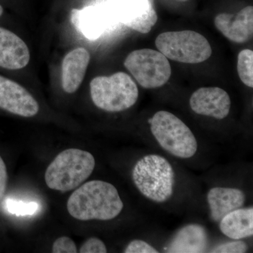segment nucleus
Wrapping results in <instances>:
<instances>
[{
  "label": "nucleus",
  "instance_id": "1",
  "mask_svg": "<svg viewBox=\"0 0 253 253\" xmlns=\"http://www.w3.org/2000/svg\"><path fill=\"white\" fill-rule=\"evenodd\" d=\"M123 208L117 189L101 180L84 183L71 195L67 202L69 214L81 221L111 220L121 214Z\"/></svg>",
  "mask_w": 253,
  "mask_h": 253
},
{
  "label": "nucleus",
  "instance_id": "17",
  "mask_svg": "<svg viewBox=\"0 0 253 253\" xmlns=\"http://www.w3.org/2000/svg\"><path fill=\"white\" fill-rule=\"evenodd\" d=\"M219 229L226 237L241 240L253 235V208L234 210L221 218Z\"/></svg>",
  "mask_w": 253,
  "mask_h": 253
},
{
  "label": "nucleus",
  "instance_id": "2",
  "mask_svg": "<svg viewBox=\"0 0 253 253\" xmlns=\"http://www.w3.org/2000/svg\"><path fill=\"white\" fill-rule=\"evenodd\" d=\"M136 189L149 201L163 204L172 198L175 186V171L167 158L148 154L138 160L131 171Z\"/></svg>",
  "mask_w": 253,
  "mask_h": 253
},
{
  "label": "nucleus",
  "instance_id": "18",
  "mask_svg": "<svg viewBox=\"0 0 253 253\" xmlns=\"http://www.w3.org/2000/svg\"><path fill=\"white\" fill-rule=\"evenodd\" d=\"M238 73L241 81L249 87H253V51L244 49L238 56Z\"/></svg>",
  "mask_w": 253,
  "mask_h": 253
},
{
  "label": "nucleus",
  "instance_id": "14",
  "mask_svg": "<svg viewBox=\"0 0 253 253\" xmlns=\"http://www.w3.org/2000/svg\"><path fill=\"white\" fill-rule=\"evenodd\" d=\"M90 61V54L84 47L69 51L63 58L61 67V83L63 90L73 94L79 89Z\"/></svg>",
  "mask_w": 253,
  "mask_h": 253
},
{
  "label": "nucleus",
  "instance_id": "5",
  "mask_svg": "<svg viewBox=\"0 0 253 253\" xmlns=\"http://www.w3.org/2000/svg\"><path fill=\"white\" fill-rule=\"evenodd\" d=\"M91 100L96 107L106 112H122L137 101L139 89L135 82L126 73L98 76L90 82Z\"/></svg>",
  "mask_w": 253,
  "mask_h": 253
},
{
  "label": "nucleus",
  "instance_id": "26",
  "mask_svg": "<svg viewBox=\"0 0 253 253\" xmlns=\"http://www.w3.org/2000/svg\"><path fill=\"white\" fill-rule=\"evenodd\" d=\"M179 1H188V0H179Z\"/></svg>",
  "mask_w": 253,
  "mask_h": 253
},
{
  "label": "nucleus",
  "instance_id": "4",
  "mask_svg": "<svg viewBox=\"0 0 253 253\" xmlns=\"http://www.w3.org/2000/svg\"><path fill=\"white\" fill-rule=\"evenodd\" d=\"M150 129L164 151L180 159L194 157L199 149L197 139L185 123L173 113L156 112L150 119Z\"/></svg>",
  "mask_w": 253,
  "mask_h": 253
},
{
  "label": "nucleus",
  "instance_id": "23",
  "mask_svg": "<svg viewBox=\"0 0 253 253\" xmlns=\"http://www.w3.org/2000/svg\"><path fill=\"white\" fill-rule=\"evenodd\" d=\"M79 252L81 253H106L108 252V250L106 245L101 240L93 237L86 240L82 246Z\"/></svg>",
  "mask_w": 253,
  "mask_h": 253
},
{
  "label": "nucleus",
  "instance_id": "13",
  "mask_svg": "<svg viewBox=\"0 0 253 253\" xmlns=\"http://www.w3.org/2000/svg\"><path fill=\"white\" fill-rule=\"evenodd\" d=\"M31 59L29 49L24 41L13 32L0 28V67L19 70Z\"/></svg>",
  "mask_w": 253,
  "mask_h": 253
},
{
  "label": "nucleus",
  "instance_id": "3",
  "mask_svg": "<svg viewBox=\"0 0 253 253\" xmlns=\"http://www.w3.org/2000/svg\"><path fill=\"white\" fill-rule=\"evenodd\" d=\"M95 166V158L88 151L65 150L48 166L44 175L46 185L61 192L76 189L90 176Z\"/></svg>",
  "mask_w": 253,
  "mask_h": 253
},
{
  "label": "nucleus",
  "instance_id": "16",
  "mask_svg": "<svg viewBox=\"0 0 253 253\" xmlns=\"http://www.w3.org/2000/svg\"><path fill=\"white\" fill-rule=\"evenodd\" d=\"M208 246V234L204 226L188 224L174 235L168 253H204Z\"/></svg>",
  "mask_w": 253,
  "mask_h": 253
},
{
  "label": "nucleus",
  "instance_id": "19",
  "mask_svg": "<svg viewBox=\"0 0 253 253\" xmlns=\"http://www.w3.org/2000/svg\"><path fill=\"white\" fill-rule=\"evenodd\" d=\"M5 206L8 212L18 216L33 215L38 209L36 202L26 203L12 199L7 200Z\"/></svg>",
  "mask_w": 253,
  "mask_h": 253
},
{
  "label": "nucleus",
  "instance_id": "25",
  "mask_svg": "<svg viewBox=\"0 0 253 253\" xmlns=\"http://www.w3.org/2000/svg\"><path fill=\"white\" fill-rule=\"evenodd\" d=\"M3 14V8H2V6H1V5H0V16H1V15H2Z\"/></svg>",
  "mask_w": 253,
  "mask_h": 253
},
{
  "label": "nucleus",
  "instance_id": "7",
  "mask_svg": "<svg viewBox=\"0 0 253 253\" xmlns=\"http://www.w3.org/2000/svg\"><path fill=\"white\" fill-rule=\"evenodd\" d=\"M125 66L145 89H155L166 84L172 75L168 58L160 51L142 49L131 51Z\"/></svg>",
  "mask_w": 253,
  "mask_h": 253
},
{
  "label": "nucleus",
  "instance_id": "8",
  "mask_svg": "<svg viewBox=\"0 0 253 253\" xmlns=\"http://www.w3.org/2000/svg\"><path fill=\"white\" fill-rule=\"evenodd\" d=\"M120 21L128 28L146 34L158 21V15L149 0H112Z\"/></svg>",
  "mask_w": 253,
  "mask_h": 253
},
{
  "label": "nucleus",
  "instance_id": "12",
  "mask_svg": "<svg viewBox=\"0 0 253 253\" xmlns=\"http://www.w3.org/2000/svg\"><path fill=\"white\" fill-rule=\"evenodd\" d=\"M214 26L229 41L239 44L246 42L253 34V7L246 6L236 14H218Z\"/></svg>",
  "mask_w": 253,
  "mask_h": 253
},
{
  "label": "nucleus",
  "instance_id": "10",
  "mask_svg": "<svg viewBox=\"0 0 253 253\" xmlns=\"http://www.w3.org/2000/svg\"><path fill=\"white\" fill-rule=\"evenodd\" d=\"M231 104L229 95L217 86L200 88L189 99L190 107L196 114L217 120L227 117Z\"/></svg>",
  "mask_w": 253,
  "mask_h": 253
},
{
  "label": "nucleus",
  "instance_id": "24",
  "mask_svg": "<svg viewBox=\"0 0 253 253\" xmlns=\"http://www.w3.org/2000/svg\"><path fill=\"white\" fill-rule=\"evenodd\" d=\"M8 174L6 165L0 156V199L4 196L7 186Z\"/></svg>",
  "mask_w": 253,
  "mask_h": 253
},
{
  "label": "nucleus",
  "instance_id": "21",
  "mask_svg": "<svg viewBox=\"0 0 253 253\" xmlns=\"http://www.w3.org/2000/svg\"><path fill=\"white\" fill-rule=\"evenodd\" d=\"M77 252V247L74 241L67 236L59 238L53 244V253H76Z\"/></svg>",
  "mask_w": 253,
  "mask_h": 253
},
{
  "label": "nucleus",
  "instance_id": "11",
  "mask_svg": "<svg viewBox=\"0 0 253 253\" xmlns=\"http://www.w3.org/2000/svg\"><path fill=\"white\" fill-rule=\"evenodd\" d=\"M71 20L77 31L89 40H96L112 26V15L103 8L89 7L71 11Z\"/></svg>",
  "mask_w": 253,
  "mask_h": 253
},
{
  "label": "nucleus",
  "instance_id": "22",
  "mask_svg": "<svg viewBox=\"0 0 253 253\" xmlns=\"http://www.w3.org/2000/svg\"><path fill=\"white\" fill-rule=\"evenodd\" d=\"M126 253H158L159 251L149 243L140 239L131 241L125 249Z\"/></svg>",
  "mask_w": 253,
  "mask_h": 253
},
{
  "label": "nucleus",
  "instance_id": "6",
  "mask_svg": "<svg viewBox=\"0 0 253 253\" xmlns=\"http://www.w3.org/2000/svg\"><path fill=\"white\" fill-rule=\"evenodd\" d=\"M156 47L168 59L184 63H200L212 55L208 40L194 31L166 32L156 38Z\"/></svg>",
  "mask_w": 253,
  "mask_h": 253
},
{
  "label": "nucleus",
  "instance_id": "9",
  "mask_svg": "<svg viewBox=\"0 0 253 253\" xmlns=\"http://www.w3.org/2000/svg\"><path fill=\"white\" fill-rule=\"evenodd\" d=\"M0 109L24 118H31L39 112L38 101L21 84L0 76Z\"/></svg>",
  "mask_w": 253,
  "mask_h": 253
},
{
  "label": "nucleus",
  "instance_id": "15",
  "mask_svg": "<svg viewBox=\"0 0 253 253\" xmlns=\"http://www.w3.org/2000/svg\"><path fill=\"white\" fill-rule=\"evenodd\" d=\"M246 201V194L238 188L213 187L207 194L210 217L214 222H219L227 213L244 207Z\"/></svg>",
  "mask_w": 253,
  "mask_h": 253
},
{
  "label": "nucleus",
  "instance_id": "20",
  "mask_svg": "<svg viewBox=\"0 0 253 253\" xmlns=\"http://www.w3.org/2000/svg\"><path fill=\"white\" fill-rule=\"evenodd\" d=\"M249 246L245 241L234 240L232 241L219 244L211 250V253H244L247 252Z\"/></svg>",
  "mask_w": 253,
  "mask_h": 253
}]
</instances>
